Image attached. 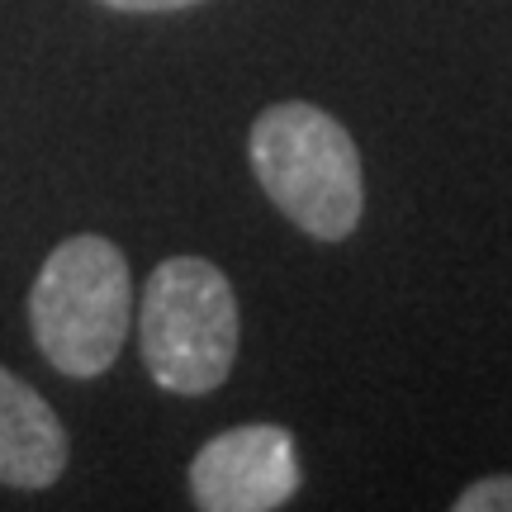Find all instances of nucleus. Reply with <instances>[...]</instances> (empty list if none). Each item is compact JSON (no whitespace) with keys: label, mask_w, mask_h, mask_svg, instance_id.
Returning <instances> with one entry per match:
<instances>
[{"label":"nucleus","mask_w":512,"mask_h":512,"mask_svg":"<svg viewBox=\"0 0 512 512\" xmlns=\"http://www.w3.org/2000/svg\"><path fill=\"white\" fill-rule=\"evenodd\" d=\"M133 323L128 256L100 233L62 238L29 290V328L43 361L67 380H95L119 361Z\"/></svg>","instance_id":"2"},{"label":"nucleus","mask_w":512,"mask_h":512,"mask_svg":"<svg viewBox=\"0 0 512 512\" xmlns=\"http://www.w3.org/2000/svg\"><path fill=\"white\" fill-rule=\"evenodd\" d=\"M456 512H512V475H489V479H475L470 489H460Z\"/></svg>","instance_id":"6"},{"label":"nucleus","mask_w":512,"mask_h":512,"mask_svg":"<svg viewBox=\"0 0 512 512\" xmlns=\"http://www.w3.org/2000/svg\"><path fill=\"white\" fill-rule=\"evenodd\" d=\"M67 470V427L29 380L0 366V484L48 489Z\"/></svg>","instance_id":"5"},{"label":"nucleus","mask_w":512,"mask_h":512,"mask_svg":"<svg viewBox=\"0 0 512 512\" xmlns=\"http://www.w3.org/2000/svg\"><path fill=\"white\" fill-rule=\"evenodd\" d=\"M110 10H128V15H166V10H190L200 0H100Z\"/></svg>","instance_id":"7"},{"label":"nucleus","mask_w":512,"mask_h":512,"mask_svg":"<svg viewBox=\"0 0 512 512\" xmlns=\"http://www.w3.org/2000/svg\"><path fill=\"white\" fill-rule=\"evenodd\" d=\"M238 294L204 256H166L138 304V351L166 394H209L238 361Z\"/></svg>","instance_id":"3"},{"label":"nucleus","mask_w":512,"mask_h":512,"mask_svg":"<svg viewBox=\"0 0 512 512\" xmlns=\"http://www.w3.org/2000/svg\"><path fill=\"white\" fill-rule=\"evenodd\" d=\"M304 484L294 432L280 422H242L209 437L190 460V498L204 512H271Z\"/></svg>","instance_id":"4"},{"label":"nucleus","mask_w":512,"mask_h":512,"mask_svg":"<svg viewBox=\"0 0 512 512\" xmlns=\"http://www.w3.org/2000/svg\"><path fill=\"white\" fill-rule=\"evenodd\" d=\"M247 157L266 200L318 242H342L366 214V171L337 114L309 100H280L256 114Z\"/></svg>","instance_id":"1"}]
</instances>
